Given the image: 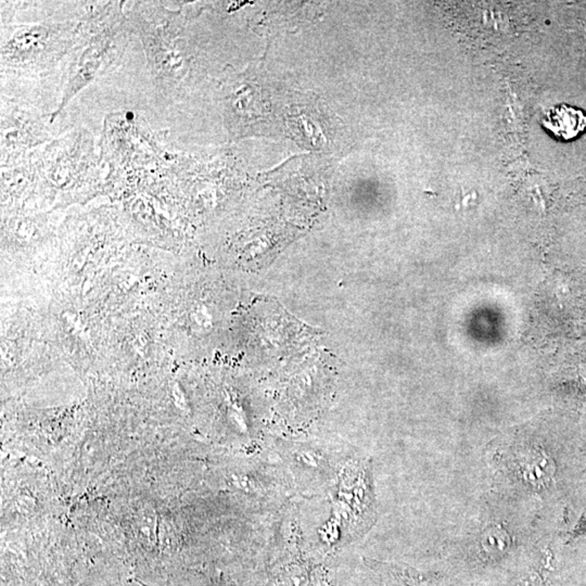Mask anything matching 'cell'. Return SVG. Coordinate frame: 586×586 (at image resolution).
<instances>
[{
    "instance_id": "obj_4",
    "label": "cell",
    "mask_w": 586,
    "mask_h": 586,
    "mask_svg": "<svg viewBox=\"0 0 586 586\" xmlns=\"http://www.w3.org/2000/svg\"><path fill=\"white\" fill-rule=\"evenodd\" d=\"M520 472L530 485H545L554 475V462L542 451L529 453L520 462Z\"/></svg>"
},
{
    "instance_id": "obj_2",
    "label": "cell",
    "mask_w": 586,
    "mask_h": 586,
    "mask_svg": "<svg viewBox=\"0 0 586 586\" xmlns=\"http://www.w3.org/2000/svg\"><path fill=\"white\" fill-rule=\"evenodd\" d=\"M83 23L20 25L3 42V65L37 70L72 50Z\"/></svg>"
},
{
    "instance_id": "obj_6",
    "label": "cell",
    "mask_w": 586,
    "mask_h": 586,
    "mask_svg": "<svg viewBox=\"0 0 586 586\" xmlns=\"http://www.w3.org/2000/svg\"><path fill=\"white\" fill-rule=\"evenodd\" d=\"M308 574L304 570L299 568H292L285 574H281L278 579L276 580L274 586H308Z\"/></svg>"
},
{
    "instance_id": "obj_3",
    "label": "cell",
    "mask_w": 586,
    "mask_h": 586,
    "mask_svg": "<svg viewBox=\"0 0 586 586\" xmlns=\"http://www.w3.org/2000/svg\"><path fill=\"white\" fill-rule=\"evenodd\" d=\"M541 123L559 140H570L585 131L586 115L582 110L559 105L549 108Z\"/></svg>"
},
{
    "instance_id": "obj_1",
    "label": "cell",
    "mask_w": 586,
    "mask_h": 586,
    "mask_svg": "<svg viewBox=\"0 0 586 586\" xmlns=\"http://www.w3.org/2000/svg\"><path fill=\"white\" fill-rule=\"evenodd\" d=\"M123 21L121 6L115 3H109L101 12L94 13L83 23L67 67L62 99L51 122L72 98L92 83L102 67L111 63L117 50V37L124 28Z\"/></svg>"
},
{
    "instance_id": "obj_5",
    "label": "cell",
    "mask_w": 586,
    "mask_h": 586,
    "mask_svg": "<svg viewBox=\"0 0 586 586\" xmlns=\"http://www.w3.org/2000/svg\"><path fill=\"white\" fill-rule=\"evenodd\" d=\"M510 544V537L504 529L499 527L489 528L482 535V546L489 553L505 551Z\"/></svg>"
}]
</instances>
